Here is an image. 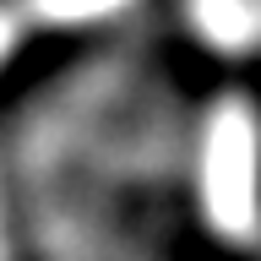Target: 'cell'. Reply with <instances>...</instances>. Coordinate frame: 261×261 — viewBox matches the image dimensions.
Listing matches in <instances>:
<instances>
[{
    "label": "cell",
    "instance_id": "6da1fadb",
    "mask_svg": "<svg viewBox=\"0 0 261 261\" xmlns=\"http://www.w3.org/2000/svg\"><path fill=\"white\" fill-rule=\"evenodd\" d=\"M191 169L201 234L223 256H261V114L245 93L201 109Z\"/></svg>",
    "mask_w": 261,
    "mask_h": 261
},
{
    "label": "cell",
    "instance_id": "7a4b0ae2",
    "mask_svg": "<svg viewBox=\"0 0 261 261\" xmlns=\"http://www.w3.org/2000/svg\"><path fill=\"white\" fill-rule=\"evenodd\" d=\"M125 6H136V0H0V71L16 65L33 44L98 28Z\"/></svg>",
    "mask_w": 261,
    "mask_h": 261
},
{
    "label": "cell",
    "instance_id": "3957f363",
    "mask_svg": "<svg viewBox=\"0 0 261 261\" xmlns=\"http://www.w3.org/2000/svg\"><path fill=\"white\" fill-rule=\"evenodd\" d=\"M185 22L212 55L261 60V0H185Z\"/></svg>",
    "mask_w": 261,
    "mask_h": 261
},
{
    "label": "cell",
    "instance_id": "277c9868",
    "mask_svg": "<svg viewBox=\"0 0 261 261\" xmlns=\"http://www.w3.org/2000/svg\"><path fill=\"white\" fill-rule=\"evenodd\" d=\"M0 261H11V234H6V207H0Z\"/></svg>",
    "mask_w": 261,
    "mask_h": 261
},
{
    "label": "cell",
    "instance_id": "5b68a950",
    "mask_svg": "<svg viewBox=\"0 0 261 261\" xmlns=\"http://www.w3.org/2000/svg\"><path fill=\"white\" fill-rule=\"evenodd\" d=\"M256 261H261V256H256Z\"/></svg>",
    "mask_w": 261,
    "mask_h": 261
}]
</instances>
